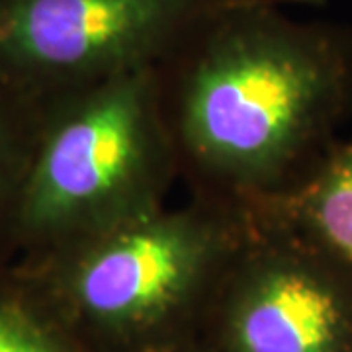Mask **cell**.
Instances as JSON below:
<instances>
[{
	"instance_id": "obj_1",
	"label": "cell",
	"mask_w": 352,
	"mask_h": 352,
	"mask_svg": "<svg viewBox=\"0 0 352 352\" xmlns=\"http://www.w3.org/2000/svg\"><path fill=\"white\" fill-rule=\"evenodd\" d=\"M231 0L157 65L178 180L249 210L298 182L352 118V25Z\"/></svg>"
},
{
	"instance_id": "obj_2",
	"label": "cell",
	"mask_w": 352,
	"mask_h": 352,
	"mask_svg": "<svg viewBox=\"0 0 352 352\" xmlns=\"http://www.w3.org/2000/svg\"><path fill=\"white\" fill-rule=\"evenodd\" d=\"M175 182L178 166L157 67L41 98L16 261L155 212L168 204Z\"/></svg>"
},
{
	"instance_id": "obj_3",
	"label": "cell",
	"mask_w": 352,
	"mask_h": 352,
	"mask_svg": "<svg viewBox=\"0 0 352 352\" xmlns=\"http://www.w3.org/2000/svg\"><path fill=\"white\" fill-rule=\"evenodd\" d=\"M247 226L249 210L190 196L14 264L82 342L143 349L214 302Z\"/></svg>"
},
{
	"instance_id": "obj_4",
	"label": "cell",
	"mask_w": 352,
	"mask_h": 352,
	"mask_svg": "<svg viewBox=\"0 0 352 352\" xmlns=\"http://www.w3.org/2000/svg\"><path fill=\"white\" fill-rule=\"evenodd\" d=\"M231 0H0V80L47 98L161 65Z\"/></svg>"
},
{
	"instance_id": "obj_5",
	"label": "cell",
	"mask_w": 352,
	"mask_h": 352,
	"mask_svg": "<svg viewBox=\"0 0 352 352\" xmlns=\"http://www.w3.org/2000/svg\"><path fill=\"white\" fill-rule=\"evenodd\" d=\"M214 302L227 352H352V272L263 210Z\"/></svg>"
},
{
	"instance_id": "obj_6",
	"label": "cell",
	"mask_w": 352,
	"mask_h": 352,
	"mask_svg": "<svg viewBox=\"0 0 352 352\" xmlns=\"http://www.w3.org/2000/svg\"><path fill=\"white\" fill-rule=\"evenodd\" d=\"M254 208L292 227L352 272V138L337 139L298 182Z\"/></svg>"
},
{
	"instance_id": "obj_7",
	"label": "cell",
	"mask_w": 352,
	"mask_h": 352,
	"mask_svg": "<svg viewBox=\"0 0 352 352\" xmlns=\"http://www.w3.org/2000/svg\"><path fill=\"white\" fill-rule=\"evenodd\" d=\"M41 98L0 80V268L16 261V227Z\"/></svg>"
},
{
	"instance_id": "obj_8",
	"label": "cell",
	"mask_w": 352,
	"mask_h": 352,
	"mask_svg": "<svg viewBox=\"0 0 352 352\" xmlns=\"http://www.w3.org/2000/svg\"><path fill=\"white\" fill-rule=\"evenodd\" d=\"M0 352H85V342L16 264L0 268Z\"/></svg>"
}]
</instances>
